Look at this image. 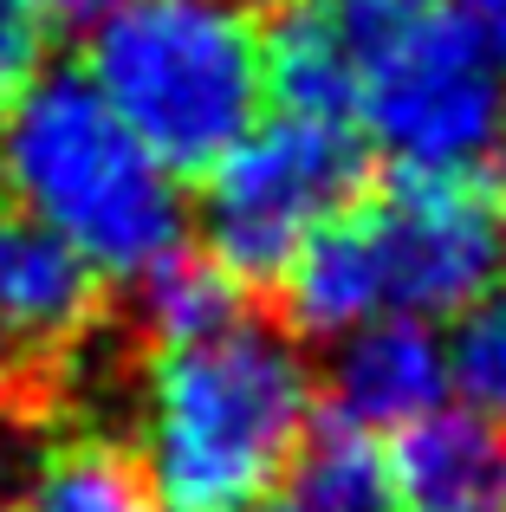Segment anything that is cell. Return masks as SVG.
Segmentation results:
<instances>
[{"mask_svg": "<svg viewBox=\"0 0 506 512\" xmlns=\"http://www.w3.org/2000/svg\"><path fill=\"white\" fill-rule=\"evenodd\" d=\"M448 383L468 396L481 422L506 428V279L461 312L455 338H448Z\"/></svg>", "mask_w": 506, "mask_h": 512, "instance_id": "cell-11", "label": "cell"}, {"mask_svg": "<svg viewBox=\"0 0 506 512\" xmlns=\"http://www.w3.org/2000/svg\"><path fill=\"white\" fill-rule=\"evenodd\" d=\"M253 7H266V0H253Z\"/></svg>", "mask_w": 506, "mask_h": 512, "instance_id": "cell-17", "label": "cell"}, {"mask_svg": "<svg viewBox=\"0 0 506 512\" xmlns=\"http://www.w3.org/2000/svg\"><path fill=\"white\" fill-rule=\"evenodd\" d=\"M357 72L364 143L403 175H474L506 150V78L455 0H325Z\"/></svg>", "mask_w": 506, "mask_h": 512, "instance_id": "cell-5", "label": "cell"}, {"mask_svg": "<svg viewBox=\"0 0 506 512\" xmlns=\"http://www.w3.org/2000/svg\"><path fill=\"white\" fill-rule=\"evenodd\" d=\"M396 512H506V428L435 409L390 441Z\"/></svg>", "mask_w": 506, "mask_h": 512, "instance_id": "cell-8", "label": "cell"}, {"mask_svg": "<svg viewBox=\"0 0 506 512\" xmlns=\"http://www.w3.org/2000/svg\"><path fill=\"white\" fill-rule=\"evenodd\" d=\"M455 13L468 20V33L481 39V52L506 65V0H455Z\"/></svg>", "mask_w": 506, "mask_h": 512, "instance_id": "cell-13", "label": "cell"}, {"mask_svg": "<svg viewBox=\"0 0 506 512\" xmlns=\"http://www.w3.org/2000/svg\"><path fill=\"white\" fill-rule=\"evenodd\" d=\"M506 208L481 175L370 182L279 279L273 312L299 338H351L377 318H448L500 286Z\"/></svg>", "mask_w": 506, "mask_h": 512, "instance_id": "cell-2", "label": "cell"}, {"mask_svg": "<svg viewBox=\"0 0 506 512\" xmlns=\"http://www.w3.org/2000/svg\"><path fill=\"white\" fill-rule=\"evenodd\" d=\"M0 512H13V506H7V500H0Z\"/></svg>", "mask_w": 506, "mask_h": 512, "instance_id": "cell-16", "label": "cell"}, {"mask_svg": "<svg viewBox=\"0 0 506 512\" xmlns=\"http://www.w3.org/2000/svg\"><path fill=\"white\" fill-rule=\"evenodd\" d=\"M0 195L104 279H143L189 247L176 175L111 117L85 72H46L0 124Z\"/></svg>", "mask_w": 506, "mask_h": 512, "instance_id": "cell-3", "label": "cell"}, {"mask_svg": "<svg viewBox=\"0 0 506 512\" xmlns=\"http://www.w3.org/2000/svg\"><path fill=\"white\" fill-rule=\"evenodd\" d=\"M370 188V143L357 124L292 117L247 130L202 182V253L247 292L273 305L279 279L325 221H338Z\"/></svg>", "mask_w": 506, "mask_h": 512, "instance_id": "cell-6", "label": "cell"}, {"mask_svg": "<svg viewBox=\"0 0 506 512\" xmlns=\"http://www.w3.org/2000/svg\"><path fill=\"white\" fill-rule=\"evenodd\" d=\"M260 512H396L390 448L377 435H357V428L318 415L299 461L266 493Z\"/></svg>", "mask_w": 506, "mask_h": 512, "instance_id": "cell-10", "label": "cell"}, {"mask_svg": "<svg viewBox=\"0 0 506 512\" xmlns=\"http://www.w3.org/2000/svg\"><path fill=\"white\" fill-rule=\"evenodd\" d=\"M20 512H156V493L117 428H65L33 454Z\"/></svg>", "mask_w": 506, "mask_h": 512, "instance_id": "cell-9", "label": "cell"}, {"mask_svg": "<svg viewBox=\"0 0 506 512\" xmlns=\"http://www.w3.org/2000/svg\"><path fill=\"white\" fill-rule=\"evenodd\" d=\"M494 195H500V208H506V150H500V182H494Z\"/></svg>", "mask_w": 506, "mask_h": 512, "instance_id": "cell-15", "label": "cell"}, {"mask_svg": "<svg viewBox=\"0 0 506 512\" xmlns=\"http://www.w3.org/2000/svg\"><path fill=\"white\" fill-rule=\"evenodd\" d=\"M137 383V461L156 512H260L318 422L299 331L260 299L143 350Z\"/></svg>", "mask_w": 506, "mask_h": 512, "instance_id": "cell-1", "label": "cell"}, {"mask_svg": "<svg viewBox=\"0 0 506 512\" xmlns=\"http://www.w3.org/2000/svg\"><path fill=\"white\" fill-rule=\"evenodd\" d=\"M46 46H52L46 13L26 7V0H0V124L46 78Z\"/></svg>", "mask_w": 506, "mask_h": 512, "instance_id": "cell-12", "label": "cell"}, {"mask_svg": "<svg viewBox=\"0 0 506 512\" xmlns=\"http://www.w3.org/2000/svg\"><path fill=\"white\" fill-rule=\"evenodd\" d=\"M448 396V350L422 318H377V325L338 338L318 415L357 428V435H403L409 422L435 415Z\"/></svg>", "mask_w": 506, "mask_h": 512, "instance_id": "cell-7", "label": "cell"}, {"mask_svg": "<svg viewBox=\"0 0 506 512\" xmlns=\"http://www.w3.org/2000/svg\"><path fill=\"white\" fill-rule=\"evenodd\" d=\"M85 85L169 175H208L266 98L253 0H111L85 26Z\"/></svg>", "mask_w": 506, "mask_h": 512, "instance_id": "cell-4", "label": "cell"}, {"mask_svg": "<svg viewBox=\"0 0 506 512\" xmlns=\"http://www.w3.org/2000/svg\"><path fill=\"white\" fill-rule=\"evenodd\" d=\"M26 7H39V13H59V20H98L111 0H26Z\"/></svg>", "mask_w": 506, "mask_h": 512, "instance_id": "cell-14", "label": "cell"}]
</instances>
